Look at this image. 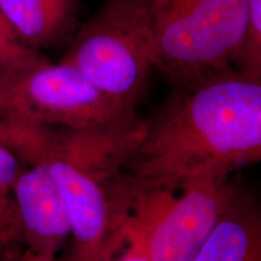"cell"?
Masks as SVG:
<instances>
[{
	"label": "cell",
	"mask_w": 261,
	"mask_h": 261,
	"mask_svg": "<svg viewBox=\"0 0 261 261\" xmlns=\"http://www.w3.org/2000/svg\"><path fill=\"white\" fill-rule=\"evenodd\" d=\"M238 63L240 70L261 79V0H249L246 40Z\"/></svg>",
	"instance_id": "7c38bea8"
},
{
	"label": "cell",
	"mask_w": 261,
	"mask_h": 261,
	"mask_svg": "<svg viewBox=\"0 0 261 261\" xmlns=\"http://www.w3.org/2000/svg\"><path fill=\"white\" fill-rule=\"evenodd\" d=\"M17 121L11 119L6 112V107L4 102V93H3V86L0 83V145L10 149L12 137L16 128Z\"/></svg>",
	"instance_id": "5bb4252c"
},
{
	"label": "cell",
	"mask_w": 261,
	"mask_h": 261,
	"mask_svg": "<svg viewBox=\"0 0 261 261\" xmlns=\"http://www.w3.org/2000/svg\"><path fill=\"white\" fill-rule=\"evenodd\" d=\"M165 0H107L70 39L61 61L102 92L137 108L152 65V40Z\"/></svg>",
	"instance_id": "7a4b0ae2"
},
{
	"label": "cell",
	"mask_w": 261,
	"mask_h": 261,
	"mask_svg": "<svg viewBox=\"0 0 261 261\" xmlns=\"http://www.w3.org/2000/svg\"><path fill=\"white\" fill-rule=\"evenodd\" d=\"M261 259V226L256 205L236 190L226 210L192 261Z\"/></svg>",
	"instance_id": "9c48e42d"
},
{
	"label": "cell",
	"mask_w": 261,
	"mask_h": 261,
	"mask_svg": "<svg viewBox=\"0 0 261 261\" xmlns=\"http://www.w3.org/2000/svg\"><path fill=\"white\" fill-rule=\"evenodd\" d=\"M23 161L12 150L0 145V231H15L21 234L14 185Z\"/></svg>",
	"instance_id": "30bf717a"
},
{
	"label": "cell",
	"mask_w": 261,
	"mask_h": 261,
	"mask_svg": "<svg viewBox=\"0 0 261 261\" xmlns=\"http://www.w3.org/2000/svg\"><path fill=\"white\" fill-rule=\"evenodd\" d=\"M79 9V0H0V15L18 40L40 52L73 38Z\"/></svg>",
	"instance_id": "ba28073f"
},
{
	"label": "cell",
	"mask_w": 261,
	"mask_h": 261,
	"mask_svg": "<svg viewBox=\"0 0 261 261\" xmlns=\"http://www.w3.org/2000/svg\"><path fill=\"white\" fill-rule=\"evenodd\" d=\"M60 261H77V260L75 259V257H74L73 255H69L68 257H65L64 260H61V259H60Z\"/></svg>",
	"instance_id": "e0dca14e"
},
{
	"label": "cell",
	"mask_w": 261,
	"mask_h": 261,
	"mask_svg": "<svg viewBox=\"0 0 261 261\" xmlns=\"http://www.w3.org/2000/svg\"><path fill=\"white\" fill-rule=\"evenodd\" d=\"M230 177L196 179L179 194L140 188L128 233L149 261H192L233 197Z\"/></svg>",
	"instance_id": "5b68a950"
},
{
	"label": "cell",
	"mask_w": 261,
	"mask_h": 261,
	"mask_svg": "<svg viewBox=\"0 0 261 261\" xmlns=\"http://www.w3.org/2000/svg\"><path fill=\"white\" fill-rule=\"evenodd\" d=\"M261 160V79L227 70L185 87L145 119L125 175L146 190L230 177Z\"/></svg>",
	"instance_id": "6da1fadb"
},
{
	"label": "cell",
	"mask_w": 261,
	"mask_h": 261,
	"mask_svg": "<svg viewBox=\"0 0 261 261\" xmlns=\"http://www.w3.org/2000/svg\"><path fill=\"white\" fill-rule=\"evenodd\" d=\"M256 261H261V259H259V260H256Z\"/></svg>",
	"instance_id": "ac0fdd59"
},
{
	"label": "cell",
	"mask_w": 261,
	"mask_h": 261,
	"mask_svg": "<svg viewBox=\"0 0 261 261\" xmlns=\"http://www.w3.org/2000/svg\"><path fill=\"white\" fill-rule=\"evenodd\" d=\"M249 0H165L152 65L175 89L231 69L242 55Z\"/></svg>",
	"instance_id": "3957f363"
},
{
	"label": "cell",
	"mask_w": 261,
	"mask_h": 261,
	"mask_svg": "<svg viewBox=\"0 0 261 261\" xmlns=\"http://www.w3.org/2000/svg\"><path fill=\"white\" fill-rule=\"evenodd\" d=\"M22 261H60L57 256H42V255H35L24 250L23 256H22Z\"/></svg>",
	"instance_id": "2e32d148"
},
{
	"label": "cell",
	"mask_w": 261,
	"mask_h": 261,
	"mask_svg": "<svg viewBox=\"0 0 261 261\" xmlns=\"http://www.w3.org/2000/svg\"><path fill=\"white\" fill-rule=\"evenodd\" d=\"M21 261H22V259H21Z\"/></svg>",
	"instance_id": "d6986e66"
},
{
	"label": "cell",
	"mask_w": 261,
	"mask_h": 261,
	"mask_svg": "<svg viewBox=\"0 0 261 261\" xmlns=\"http://www.w3.org/2000/svg\"><path fill=\"white\" fill-rule=\"evenodd\" d=\"M125 246L126 249L122 256H120L116 261H149L144 248L137 238L127 234Z\"/></svg>",
	"instance_id": "9a60e30c"
},
{
	"label": "cell",
	"mask_w": 261,
	"mask_h": 261,
	"mask_svg": "<svg viewBox=\"0 0 261 261\" xmlns=\"http://www.w3.org/2000/svg\"><path fill=\"white\" fill-rule=\"evenodd\" d=\"M14 198L25 250L57 256L71 228L63 198L45 163L28 165L19 172Z\"/></svg>",
	"instance_id": "52a82bcc"
},
{
	"label": "cell",
	"mask_w": 261,
	"mask_h": 261,
	"mask_svg": "<svg viewBox=\"0 0 261 261\" xmlns=\"http://www.w3.org/2000/svg\"><path fill=\"white\" fill-rule=\"evenodd\" d=\"M63 198L77 261H115L125 247L139 189L125 174L102 182L58 158L44 162Z\"/></svg>",
	"instance_id": "8992f818"
},
{
	"label": "cell",
	"mask_w": 261,
	"mask_h": 261,
	"mask_svg": "<svg viewBox=\"0 0 261 261\" xmlns=\"http://www.w3.org/2000/svg\"><path fill=\"white\" fill-rule=\"evenodd\" d=\"M0 83L9 116L31 125L87 129L137 116L136 108L102 92L63 61L51 63L44 58Z\"/></svg>",
	"instance_id": "277c9868"
},
{
	"label": "cell",
	"mask_w": 261,
	"mask_h": 261,
	"mask_svg": "<svg viewBox=\"0 0 261 261\" xmlns=\"http://www.w3.org/2000/svg\"><path fill=\"white\" fill-rule=\"evenodd\" d=\"M44 58L40 51L22 44L0 15V80L23 73Z\"/></svg>",
	"instance_id": "8fae6325"
},
{
	"label": "cell",
	"mask_w": 261,
	"mask_h": 261,
	"mask_svg": "<svg viewBox=\"0 0 261 261\" xmlns=\"http://www.w3.org/2000/svg\"><path fill=\"white\" fill-rule=\"evenodd\" d=\"M25 248L15 231H0V261H21Z\"/></svg>",
	"instance_id": "4fadbf2b"
}]
</instances>
